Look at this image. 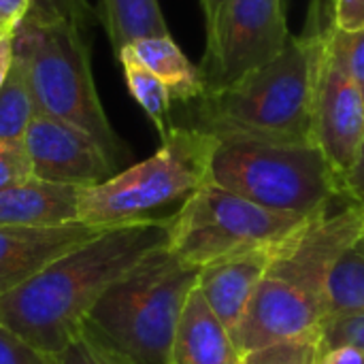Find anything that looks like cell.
<instances>
[{
    "label": "cell",
    "mask_w": 364,
    "mask_h": 364,
    "mask_svg": "<svg viewBox=\"0 0 364 364\" xmlns=\"http://www.w3.org/2000/svg\"><path fill=\"white\" fill-rule=\"evenodd\" d=\"M173 215L100 230L32 279L0 296V324L34 350L55 356L81 331L100 296L171 241Z\"/></svg>",
    "instance_id": "1"
},
{
    "label": "cell",
    "mask_w": 364,
    "mask_h": 364,
    "mask_svg": "<svg viewBox=\"0 0 364 364\" xmlns=\"http://www.w3.org/2000/svg\"><path fill=\"white\" fill-rule=\"evenodd\" d=\"M364 232V205L331 207L275 252L232 339L241 354L275 341L316 335L326 316L328 279L337 260Z\"/></svg>",
    "instance_id": "2"
},
{
    "label": "cell",
    "mask_w": 364,
    "mask_h": 364,
    "mask_svg": "<svg viewBox=\"0 0 364 364\" xmlns=\"http://www.w3.org/2000/svg\"><path fill=\"white\" fill-rule=\"evenodd\" d=\"M316 32L305 26L277 58L194 100V122L218 141L316 145L314 139Z\"/></svg>",
    "instance_id": "3"
},
{
    "label": "cell",
    "mask_w": 364,
    "mask_h": 364,
    "mask_svg": "<svg viewBox=\"0 0 364 364\" xmlns=\"http://www.w3.org/2000/svg\"><path fill=\"white\" fill-rule=\"evenodd\" d=\"M200 269L171 247L145 256L94 305L83 331L124 364H168L175 331Z\"/></svg>",
    "instance_id": "4"
},
{
    "label": "cell",
    "mask_w": 364,
    "mask_h": 364,
    "mask_svg": "<svg viewBox=\"0 0 364 364\" xmlns=\"http://www.w3.org/2000/svg\"><path fill=\"white\" fill-rule=\"evenodd\" d=\"M83 32L66 19L28 15L15 32V55L28 70L36 113L85 130L117 166L126 147L102 109Z\"/></svg>",
    "instance_id": "5"
},
{
    "label": "cell",
    "mask_w": 364,
    "mask_h": 364,
    "mask_svg": "<svg viewBox=\"0 0 364 364\" xmlns=\"http://www.w3.org/2000/svg\"><path fill=\"white\" fill-rule=\"evenodd\" d=\"M209 181L271 211L318 215L348 200L318 145L218 141Z\"/></svg>",
    "instance_id": "6"
},
{
    "label": "cell",
    "mask_w": 364,
    "mask_h": 364,
    "mask_svg": "<svg viewBox=\"0 0 364 364\" xmlns=\"http://www.w3.org/2000/svg\"><path fill=\"white\" fill-rule=\"evenodd\" d=\"M215 147L218 139L198 128L171 126L154 156L81 190L77 222L113 228L160 218L156 211L183 203L209 183Z\"/></svg>",
    "instance_id": "7"
},
{
    "label": "cell",
    "mask_w": 364,
    "mask_h": 364,
    "mask_svg": "<svg viewBox=\"0 0 364 364\" xmlns=\"http://www.w3.org/2000/svg\"><path fill=\"white\" fill-rule=\"evenodd\" d=\"M311 218L264 209L209 181L173 213L168 247L183 262L203 269L224 258L277 245Z\"/></svg>",
    "instance_id": "8"
},
{
    "label": "cell",
    "mask_w": 364,
    "mask_h": 364,
    "mask_svg": "<svg viewBox=\"0 0 364 364\" xmlns=\"http://www.w3.org/2000/svg\"><path fill=\"white\" fill-rule=\"evenodd\" d=\"M333 0H311L307 26L316 32L314 139L341 181L364 141V96L328 45Z\"/></svg>",
    "instance_id": "9"
},
{
    "label": "cell",
    "mask_w": 364,
    "mask_h": 364,
    "mask_svg": "<svg viewBox=\"0 0 364 364\" xmlns=\"http://www.w3.org/2000/svg\"><path fill=\"white\" fill-rule=\"evenodd\" d=\"M288 38L284 0H224L198 66L205 90L264 66L282 53Z\"/></svg>",
    "instance_id": "10"
},
{
    "label": "cell",
    "mask_w": 364,
    "mask_h": 364,
    "mask_svg": "<svg viewBox=\"0 0 364 364\" xmlns=\"http://www.w3.org/2000/svg\"><path fill=\"white\" fill-rule=\"evenodd\" d=\"M23 143L32 160V175L43 181L92 188L117 173L92 134L49 115H34Z\"/></svg>",
    "instance_id": "11"
},
{
    "label": "cell",
    "mask_w": 364,
    "mask_h": 364,
    "mask_svg": "<svg viewBox=\"0 0 364 364\" xmlns=\"http://www.w3.org/2000/svg\"><path fill=\"white\" fill-rule=\"evenodd\" d=\"M105 228L81 222L49 228L0 226V296L19 288L64 252L94 239Z\"/></svg>",
    "instance_id": "12"
},
{
    "label": "cell",
    "mask_w": 364,
    "mask_h": 364,
    "mask_svg": "<svg viewBox=\"0 0 364 364\" xmlns=\"http://www.w3.org/2000/svg\"><path fill=\"white\" fill-rule=\"evenodd\" d=\"M282 243L224 258L200 269L198 290L230 335L239 328L256 288Z\"/></svg>",
    "instance_id": "13"
},
{
    "label": "cell",
    "mask_w": 364,
    "mask_h": 364,
    "mask_svg": "<svg viewBox=\"0 0 364 364\" xmlns=\"http://www.w3.org/2000/svg\"><path fill=\"white\" fill-rule=\"evenodd\" d=\"M81 190L36 177L0 188V226L49 228L75 224Z\"/></svg>",
    "instance_id": "14"
},
{
    "label": "cell",
    "mask_w": 364,
    "mask_h": 364,
    "mask_svg": "<svg viewBox=\"0 0 364 364\" xmlns=\"http://www.w3.org/2000/svg\"><path fill=\"white\" fill-rule=\"evenodd\" d=\"M230 331L218 320L198 286L186 301L181 311L168 364H241Z\"/></svg>",
    "instance_id": "15"
},
{
    "label": "cell",
    "mask_w": 364,
    "mask_h": 364,
    "mask_svg": "<svg viewBox=\"0 0 364 364\" xmlns=\"http://www.w3.org/2000/svg\"><path fill=\"white\" fill-rule=\"evenodd\" d=\"M136 60L147 66L171 92L173 100L194 102L205 94V81L198 66H194L179 45L166 36H147L128 45Z\"/></svg>",
    "instance_id": "16"
},
{
    "label": "cell",
    "mask_w": 364,
    "mask_h": 364,
    "mask_svg": "<svg viewBox=\"0 0 364 364\" xmlns=\"http://www.w3.org/2000/svg\"><path fill=\"white\" fill-rule=\"evenodd\" d=\"M98 21L105 26L115 55L139 38L168 34L158 0H100Z\"/></svg>",
    "instance_id": "17"
},
{
    "label": "cell",
    "mask_w": 364,
    "mask_h": 364,
    "mask_svg": "<svg viewBox=\"0 0 364 364\" xmlns=\"http://www.w3.org/2000/svg\"><path fill=\"white\" fill-rule=\"evenodd\" d=\"M117 60L124 68L126 85H128L132 98L141 105V109L147 113V117L154 122L160 136L164 139L171 130L168 115H171L173 98H171L168 87L147 66H143L136 60V55L132 53V49L128 45L117 53Z\"/></svg>",
    "instance_id": "18"
},
{
    "label": "cell",
    "mask_w": 364,
    "mask_h": 364,
    "mask_svg": "<svg viewBox=\"0 0 364 364\" xmlns=\"http://www.w3.org/2000/svg\"><path fill=\"white\" fill-rule=\"evenodd\" d=\"M352 314H364V250L358 241L343 252L331 273L324 320Z\"/></svg>",
    "instance_id": "19"
},
{
    "label": "cell",
    "mask_w": 364,
    "mask_h": 364,
    "mask_svg": "<svg viewBox=\"0 0 364 364\" xmlns=\"http://www.w3.org/2000/svg\"><path fill=\"white\" fill-rule=\"evenodd\" d=\"M36 105L23 62L15 55L13 66L0 87V139H23Z\"/></svg>",
    "instance_id": "20"
},
{
    "label": "cell",
    "mask_w": 364,
    "mask_h": 364,
    "mask_svg": "<svg viewBox=\"0 0 364 364\" xmlns=\"http://www.w3.org/2000/svg\"><path fill=\"white\" fill-rule=\"evenodd\" d=\"M318 360H320V346L316 333L299 339L275 341L264 348L252 350L243 354L241 364H318Z\"/></svg>",
    "instance_id": "21"
},
{
    "label": "cell",
    "mask_w": 364,
    "mask_h": 364,
    "mask_svg": "<svg viewBox=\"0 0 364 364\" xmlns=\"http://www.w3.org/2000/svg\"><path fill=\"white\" fill-rule=\"evenodd\" d=\"M320 358L337 348H356L364 352V314L328 318L318 328Z\"/></svg>",
    "instance_id": "22"
},
{
    "label": "cell",
    "mask_w": 364,
    "mask_h": 364,
    "mask_svg": "<svg viewBox=\"0 0 364 364\" xmlns=\"http://www.w3.org/2000/svg\"><path fill=\"white\" fill-rule=\"evenodd\" d=\"M328 45L364 96V30L341 32L335 28L333 19L328 30Z\"/></svg>",
    "instance_id": "23"
},
{
    "label": "cell",
    "mask_w": 364,
    "mask_h": 364,
    "mask_svg": "<svg viewBox=\"0 0 364 364\" xmlns=\"http://www.w3.org/2000/svg\"><path fill=\"white\" fill-rule=\"evenodd\" d=\"M41 19H66L81 30L98 21V11L87 0H32L30 13Z\"/></svg>",
    "instance_id": "24"
},
{
    "label": "cell",
    "mask_w": 364,
    "mask_h": 364,
    "mask_svg": "<svg viewBox=\"0 0 364 364\" xmlns=\"http://www.w3.org/2000/svg\"><path fill=\"white\" fill-rule=\"evenodd\" d=\"M32 160L23 139H0V188L32 179Z\"/></svg>",
    "instance_id": "25"
},
{
    "label": "cell",
    "mask_w": 364,
    "mask_h": 364,
    "mask_svg": "<svg viewBox=\"0 0 364 364\" xmlns=\"http://www.w3.org/2000/svg\"><path fill=\"white\" fill-rule=\"evenodd\" d=\"M53 364H124L94 337L81 331L60 354L53 356Z\"/></svg>",
    "instance_id": "26"
},
{
    "label": "cell",
    "mask_w": 364,
    "mask_h": 364,
    "mask_svg": "<svg viewBox=\"0 0 364 364\" xmlns=\"http://www.w3.org/2000/svg\"><path fill=\"white\" fill-rule=\"evenodd\" d=\"M0 364H53V356L34 350L21 337L0 324Z\"/></svg>",
    "instance_id": "27"
},
{
    "label": "cell",
    "mask_w": 364,
    "mask_h": 364,
    "mask_svg": "<svg viewBox=\"0 0 364 364\" xmlns=\"http://www.w3.org/2000/svg\"><path fill=\"white\" fill-rule=\"evenodd\" d=\"M333 19L341 32L364 30V0H333Z\"/></svg>",
    "instance_id": "28"
},
{
    "label": "cell",
    "mask_w": 364,
    "mask_h": 364,
    "mask_svg": "<svg viewBox=\"0 0 364 364\" xmlns=\"http://www.w3.org/2000/svg\"><path fill=\"white\" fill-rule=\"evenodd\" d=\"M32 9V0H0V32L15 34Z\"/></svg>",
    "instance_id": "29"
},
{
    "label": "cell",
    "mask_w": 364,
    "mask_h": 364,
    "mask_svg": "<svg viewBox=\"0 0 364 364\" xmlns=\"http://www.w3.org/2000/svg\"><path fill=\"white\" fill-rule=\"evenodd\" d=\"M343 192H346L348 200L363 203L364 205V141L360 145V151H358V158H356L354 166L343 177Z\"/></svg>",
    "instance_id": "30"
},
{
    "label": "cell",
    "mask_w": 364,
    "mask_h": 364,
    "mask_svg": "<svg viewBox=\"0 0 364 364\" xmlns=\"http://www.w3.org/2000/svg\"><path fill=\"white\" fill-rule=\"evenodd\" d=\"M15 60V34L0 32V87Z\"/></svg>",
    "instance_id": "31"
},
{
    "label": "cell",
    "mask_w": 364,
    "mask_h": 364,
    "mask_svg": "<svg viewBox=\"0 0 364 364\" xmlns=\"http://www.w3.org/2000/svg\"><path fill=\"white\" fill-rule=\"evenodd\" d=\"M318 364H364V352L356 348H337L324 354Z\"/></svg>",
    "instance_id": "32"
},
{
    "label": "cell",
    "mask_w": 364,
    "mask_h": 364,
    "mask_svg": "<svg viewBox=\"0 0 364 364\" xmlns=\"http://www.w3.org/2000/svg\"><path fill=\"white\" fill-rule=\"evenodd\" d=\"M200 4H203V11H205L207 32H209L218 21V15H220V9H222L224 0H200Z\"/></svg>",
    "instance_id": "33"
},
{
    "label": "cell",
    "mask_w": 364,
    "mask_h": 364,
    "mask_svg": "<svg viewBox=\"0 0 364 364\" xmlns=\"http://www.w3.org/2000/svg\"><path fill=\"white\" fill-rule=\"evenodd\" d=\"M358 243H360V245H363V250H364V232H363V237H360V239H358Z\"/></svg>",
    "instance_id": "34"
}]
</instances>
